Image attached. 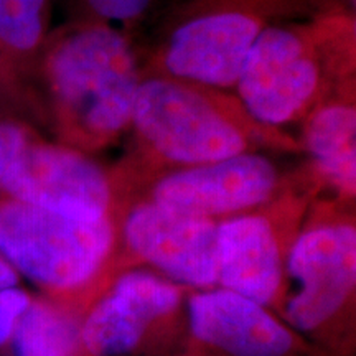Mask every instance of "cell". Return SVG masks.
<instances>
[{"label": "cell", "instance_id": "obj_1", "mask_svg": "<svg viewBox=\"0 0 356 356\" xmlns=\"http://www.w3.org/2000/svg\"><path fill=\"white\" fill-rule=\"evenodd\" d=\"M40 74L66 136H113L131 124L139 73L127 40L109 25H83L51 38Z\"/></svg>", "mask_w": 356, "mask_h": 356}, {"label": "cell", "instance_id": "obj_2", "mask_svg": "<svg viewBox=\"0 0 356 356\" xmlns=\"http://www.w3.org/2000/svg\"><path fill=\"white\" fill-rule=\"evenodd\" d=\"M113 243L109 218L74 220L0 193V254L17 274L53 297L86 286Z\"/></svg>", "mask_w": 356, "mask_h": 356}, {"label": "cell", "instance_id": "obj_3", "mask_svg": "<svg viewBox=\"0 0 356 356\" xmlns=\"http://www.w3.org/2000/svg\"><path fill=\"white\" fill-rule=\"evenodd\" d=\"M131 124L155 152L186 167L246 152L233 122L198 91L170 79L140 83Z\"/></svg>", "mask_w": 356, "mask_h": 356}, {"label": "cell", "instance_id": "obj_4", "mask_svg": "<svg viewBox=\"0 0 356 356\" xmlns=\"http://www.w3.org/2000/svg\"><path fill=\"white\" fill-rule=\"evenodd\" d=\"M279 0H210L178 25L165 53L173 76L215 88L236 86L248 53L264 29V8Z\"/></svg>", "mask_w": 356, "mask_h": 356}, {"label": "cell", "instance_id": "obj_5", "mask_svg": "<svg viewBox=\"0 0 356 356\" xmlns=\"http://www.w3.org/2000/svg\"><path fill=\"white\" fill-rule=\"evenodd\" d=\"M287 274L291 289L282 302L287 327L312 333L330 323L355 292V226L325 222L304 231L289 252Z\"/></svg>", "mask_w": 356, "mask_h": 356}, {"label": "cell", "instance_id": "obj_6", "mask_svg": "<svg viewBox=\"0 0 356 356\" xmlns=\"http://www.w3.org/2000/svg\"><path fill=\"white\" fill-rule=\"evenodd\" d=\"M0 193L74 220L108 218L109 181L99 165L73 147L37 137L8 168Z\"/></svg>", "mask_w": 356, "mask_h": 356}, {"label": "cell", "instance_id": "obj_7", "mask_svg": "<svg viewBox=\"0 0 356 356\" xmlns=\"http://www.w3.org/2000/svg\"><path fill=\"white\" fill-rule=\"evenodd\" d=\"M318 86V68L299 33L264 26L248 53L236 88L244 108L267 126L292 121Z\"/></svg>", "mask_w": 356, "mask_h": 356}, {"label": "cell", "instance_id": "obj_8", "mask_svg": "<svg viewBox=\"0 0 356 356\" xmlns=\"http://www.w3.org/2000/svg\"><path fill=\"white\" fill-rule=\"evenodd\" d=\"M127 246L175 284L213 289L218 282V222L150 202L124 225Z\"/></svg>", "mask_w": 356, "mask_h": 356}, {"label": "cell", "instance_id": "obj_9", "mask_svg": "<svg viewBox=\"0 0 356 356\" xmlns=\"http://www.w3.org/2000/svg\"><path fill=\"white\" fill-rule=\"evenodd\" d=\"M275 184L277 173L269 160L243 152L167 175L155 185L152 202L213 220L267 202Z\"/></svg>", "mask_w": 356, "mask_h": 356}, {"label": "cell", "instance_id": "obj_10", "mask_svg": "<svg viewBox=\"0 0 356 356\" xmlns=\"http://www.w3.org/2000/svg\"><path fill=\"white\" fill-rule=\"evenodd\" d=\"M181 292L175 282L147 270H129L92 307L79 327L89 356H124L139 346L149 325L177 309Z\"/></svg>", "mask_w": 356, "mask_h": 356}, {"label": "cell", "instance_id": "obj_11", "mask_svg": "<svg viewBox=\"0 0 356 356\" xmlns=\"http://www.w3.org/2000/svg\"><path fill=\"white\" fill-rule=\"evenodd\" d=\"M190 330L197 340L228 356H289L296 335L257 302L207 289L188 299Z\"/></svg>", "mask_w": 356, "mask_h": 356}, {"label": "cell", "instance_id": "obj_12", "mask_svg": "<svg viewBox=\"0 0 356 356\" xmlns=\"http://www.w3.org/2000/svg\"><path fill=\"white\" fill-rule=\"evenodd\" d=\"M282 252L267 218L238 215L218 222L216 286L269 307L282 291Z\"/></svg>", "mask_w": 356, "mask_h": 356}, {"label": "cell", "instance_id": "obj_13", "mask_svg": "<svg viewBox=\"0 0 356 356\" xmlns=\"http://www.w3.org/2000/svg\"><path fill=\"white\" fill-rule=\"evenodd\" d=\"M307 147L323 177L353 195L356 185V114L351 106L333 104L310 119Z\"/></svg>", "mask_w": 356, "mask_h": 356}, {"label": "cell", "instance_id": "obj_14", "mask_svg": "<svg viewBox=\"0 0 356 356\" xmlns=\"http://www.w3.org/2000/svg\"><path fill=\"white\" fill-rule=\"evenodd\" d=\"M79 327L60 302L32 297L8 341L10 356H76Z\"/></svg>", "mask_w": 356, "mask_h": 356}, {"label": "cell", "instance_id": "obj_15", "mask_svg": "<svg viewBox=\"0 0 356 356\" xmlns=\"http://www.w3.org/2000/svg\"><path fill=\"white\" fill-rule=\"evenodd\" d=\"M50 0H0V55L32 58L47 38Z\"/></svg>", "mask_w": 356, "mask_h": 356}, {"label": "cell", "instance_id": "obj_16", "mask_svg": "<svg viewBox=\"0 0 356 356\" xmlns=\"http://www.w3.org/2000/svg\"><path fill=\"white\" fill-rule=\"evenodd\" d=\"M33 139L35 136L25 124L0 118V184L15 159Z\"/></svg>", "mask_w": 356, "mask_h": 356}, {"label": "cell", "instance_id": "obj_17", "mask_svg": "<svg viewBox=\"0 0 356 356\" xmlns=\"http://www.w3.org/2000/svg\"><path fill=\"white\" fill-rule=\"evenodd\" d=\"M32 296L24 289L12 287L0 291V348L8 345L17 322L29 307Z\"/></svg>", "mask_w": 356, "mask_h": 356}, {"label": "cell", "instance_id": "obj_18", "mask_svg": "<svg viewBox=\"0 0 356 356\" xmlns=\"http://www.w3.org/2000/svg\"><path fill=\"white\" fill-rule=\"evenodd\" d=\"M84 3L106 22H132L147 10L150 0H84Z\"/></svg>", "mask_w": 356, "mask_h": 356}, {"label": "cell", "instance_id": "obj_19", "mask_svg": "<svg viewBox=\"0 0 356 356\" xmlns=\"http://www.w3.org/2000/svg\"><path fill=\"white\" fill-rule=\"evenodd\" d=\"M19 287V274L12 269V266L0 254V291Z\"/></svg>", "mask_w": 356, "mask_h": 356}]
</instances>
